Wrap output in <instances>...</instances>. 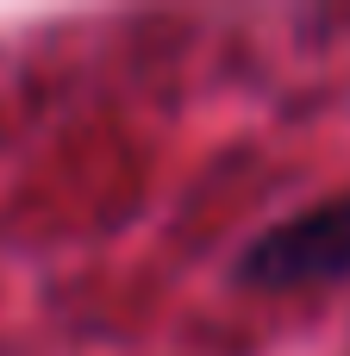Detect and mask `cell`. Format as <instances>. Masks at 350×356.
<instances>
[{
  "label": "cell",
  "instance_id": "obj_1",
  "mask_svg": "<svg viewBox=\"0 0 350 356\" xmlns=\"http://www.w3.org/2000/svg\"><path fill=\"white\" fill-rule=\"evenodd\" d=\"M238 282H250L263 294L350 282V194L301 207V213L276 219L269 232H257L238 257Z\"/></svg>",
  "mask_w": 350,
  "mask_h": 356
}]
</instances>
